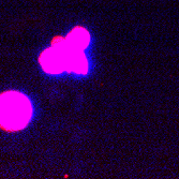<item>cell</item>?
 I'll use <instances>...</instances> for the list:
<instances>
[{
	"label": "cell",
	"instance_id": "1",
	"mask_svg": "<svg viewBox=\"0 0 179 179\" xmlns=\"http://www.w3.org/2000/svg\"><path fill=\"white\" fill-rule=\"evenodd\" d=\"M32 117V105L27 96L17 91L0 96V126L9 131L24 129Z\"/></svg>",
	"mask_w": 179,
	"mask_h": 179
},
{
	"label": "cell",
	"instance_id": "4",
	"mask_svg": "<svg viewBox=\"0 0 179 179\" xmlns=\"http://www.w3.org/2000/svg\"><path fill=\"white\" fill-rule=\"evenodd\" d=\"M66 40L70 46L77 48V49L85 51V48L89 45L90 35L86 29H84L82 27H77L70 32L66 38Z\"/></svg>",
	"mask_w": 179,
	"mask_h": 179
},
{
	"label": "cell",
	"instance_id": "3",
	"mask_svg": "<svg viewBox=\"0 0 179 179\" xmlns=\"http://www.w3.org/2000/svg\"><path fill=\"white\" fill-rule=\"evenodd\" d=\"M67 59V71L77 74H86L88 71V60L82 49H77L68 44L66 39H61Z\"/></svg>",
	"mask_w": 179,
	"mask_h": 179
},
{
	"label": "cell",
	"instance_id": "2",
	"mask_svg": "<svg viewBox=\"0 0 179 179\" xmlns=\"http://www.w3.org/2000/svg\"><path fill=\"white\" fill-rule=\"evenodd\" d=\"M40 63L45 72L49 74H59L67 71V59L62 40L54 42L53 47L47 48L40 57Z\"/></svg>",
	"mask_w": 179,
	"mask_h": 179
}]
</instances>
